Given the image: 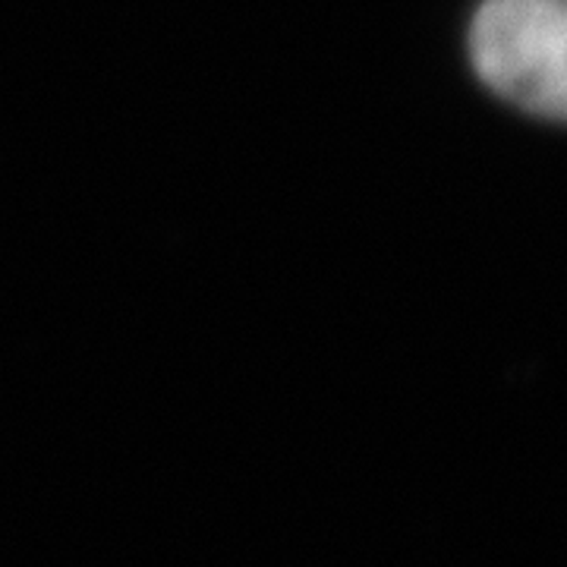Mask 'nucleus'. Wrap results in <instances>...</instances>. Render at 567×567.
Listing matches in <instances>:
<instances>
[{
    "label": "nucleus",
    "instance_id": "obj_1",
    "mask_svg": "<svg viewBox=\"0 0 567 567\" xmlns=\"http://www.w3.org/2000/svg\"><path fill=\"white\" fill-rule=\"evenodd\" d=\"M470 54L502 99L567 121V0H486L470 29Z\"/></svg>",
    "mask_w": 567,
    "mask_h": 567
}]
</instances>
